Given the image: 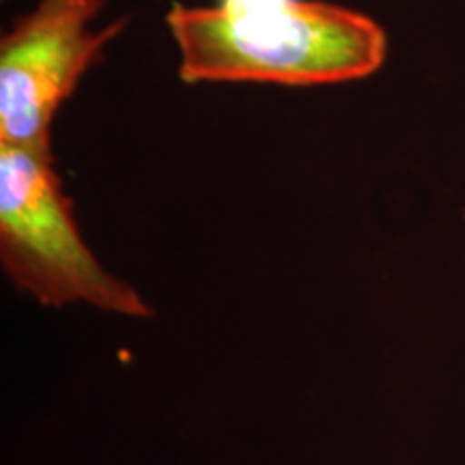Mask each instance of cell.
I'll list each match as a JSON object with an SVG mask.
<instances>
[{
	"label": "cell",
	"instance_id": "cell-1",
	"mask_svg": "<svg viewBox=\"0 0 465 465\" xmlns=\"http://www.w3.org/2000/svg\"><path fill=\"white\" fill-rule=\"evenodd\" d=\"M179 78L196 83L336 84L373 75L388 54L373 17L322 0H218L173 5Z\"/></svg>",
	"mask_w": 465,
	"mask_h": 465
},
{
	"label": "cell",
	"instance_id": "cell-2",
	"mask_svg": "<svg viewBox=\"0 0 465 465\" xmlns=\"http://www.w3.org/2000/svg\"><path fill=\"white\" fill-rule=\"evenodd\" d=\"M0 259L11 282L39 304L151 315L138 291L110 274L86 246L50 144L0 143Z\"/></svg>",
	"mask_w": 465,
	"mask_h": 465
},
{
	"label": "cell",
	"instance_id": "cell-3",
	"mask_svg": "<svg viewBox=\"0 0 465 465\" xmlns=\"http://www.w3.org/2000/svg\"><path fill=\"white\" fill-rule=\"evenodd\" d=\"M104 0H39L0 42V143L48 147L50 124L127 17L91 31Z\"/></svg>",
	"mask_w": 465,
	"mask_h": 465
}]
</instances>
